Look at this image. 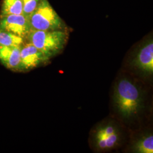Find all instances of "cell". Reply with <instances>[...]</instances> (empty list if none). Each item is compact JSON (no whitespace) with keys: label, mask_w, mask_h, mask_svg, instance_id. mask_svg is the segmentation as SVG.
Returning a JSON list of instances; mask_svg holds the SVG:
<instances>
[{"label":"cell","mask_w":153,"mask_h":153,"mask_svg":"<svg viewBox=\"0 0 153 153\" xmlns=\"http://www.w3.org/2000/svg\"><path fill=\"white\" fill-rule=\"evenodd\" d=\"M114 102L119 114L123 119L129 120L137 116L142 109V93L134 82L124 78L116 85Z\"/></svg>","instance_id":"obj_1"},{"label":"cell","mask_w":153,"mask_h":153,"mask_svg":"<svg viewBox=\"0 0 153 153\" xmlns=\"http://www.w3.org/2000/svg\"><path fill=\"white\" fill-rule=\"evenodd\" d=\"M69 38L65 30L41 31L31 30L27 38L48 59L59 54L64 48Z\"/></svg>","instance_id":"obj_2"},{"label":"cell","mask_w":153,"mask_h":153,"mask_svg":"<svg viewBox=\"0 0 153 153\" xmlns=\"http://www.w3.org/2000/svg\"><path fill=\"white\" fill-rule=\"evenodd\" d=\"M32 30L53 31L65 30V25L48 0H40L38 5L29 17Z\"/></svg>","instance_id":"obj_3"},{"label":"cell","mask_w":153,"mask_h":153,"mask_svg":"<svg viewBox=\"0 0 153 153\" xmlns=\"http://www.w3.org/2000/svg\"><path fill=\"white\" fill-rule=\"evenodd\" d=\"M93 146L97 150L108 151L117 146L121 140V131L113 121L99 124L92 132Z\"/></svg>","instance_id":"obj_4"},{"label":"cell","mask_w":153,"mask_h":153,"mask_svg":"<svg viewBox=\"0 0 153 153\" xmlns=\"http://www.w3.org/2000/svg\"><path fill=\"white\" fill-rule=\"evenodd\" d=\"M133 68L145 75L153 73V43L152 39L145 42L138 49L131 61Z\"/></svg>","instance_id":"obj_5"},{"label":"cell","mask_w":153,"mask_h":153,"mask_svg":"<svg viewBox=\"0 0 153 153\" xmlns=\"http://www.w3.org/2000/svg\"><path fill=\"white\" fill-rule=\"evenodd\" d=\"M0 27L25 39L32 30L29 19L23 14L0 16Z\"/></svg>","instance_id":"obj_6"},{"label":"cell","mask_w":153,"mask_h":153,"mask_svg":"<svg viewBox=\"0 0 153 153\" xmlns=\"http://www.w3.org/2000/svg\"><path fill=\"white\" fill-rule=\"evenodd\" d=\"M50 59L28 42L22 45L21 49V71H28L46 63Z\"/></svg>","instance_id":"obj_7"},{"label":"cell","mask_w":153,"mask_h":153,"mask_svg":"<svg viewBox=\"0 0 153 153\" xmlns=\"http://www.w3.org/2000/svg\"><path fill=\"white\" fill-rule=\"evenodd\" d=\"M22 46L7 47L0 45V62L1 64L12 71H22L21 67Z\"/></svg>","instance_id":"obj_8"},{"label":"cell","mask_w":153,"mask_h":153,"mask_svg":"<svg viewBox=\"0 0 153 153\" xmlns=\"http://www.w3.org/2000/svg\"><path fill=\"white\" fill-rule=\"evenodd\" d=\"M132 149L134 153H153V134L149 133L139 138L133 145Z\"/></svg>","instance_id":"obj_9"},{"label":"cell","mask_w":153,"mask_h":153,"mask_svg":"<svg viewBox=\"0 0 153 153\" xmlns=\"http://www.w3.org/2000/svg\"><path fill=\"white\" fill-rule=\"evenodd\" d=\"M10 14H23L22 0H2L0 16Z\"/></svg>","instance_id":"obj_10"},{"label":"cell","mask_w":153,"mask_h":153,"mask_svg":"<svg viewBox=\"0 0 153 153\" xmlns=\"http://www.w3.org/2000/svg\"><path fill=\"white\" fill-rule=\"evenodd\" d=\"M25 43V39L0 27V45L7 47H20Z\"/></svg>","instance_id":"obj_11"},{"label":"cell","mask_w":153,"mask_h":153,"mask_svg":"<svg viewBox=\"0 0 153 153\" xmlns=\"http://www.w3.org/2000/svg\"><path fill=\"white\" fill-rule=\"evenodd\" d=\"M40 0H22L23 14L29 19L39 5Z\"/></svg>","instance_id":"obj_12"}]
</instances>
